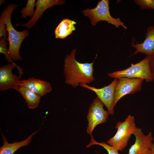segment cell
<instances>
[{
    "instance_id": "1",
    "label": "cell",
    "mask_w": 154,
    "mask_h": 154,
    "mask_svg": "<svg viewBox=\"0 0 154 154\" xmlns=\"http://www.w3.org/2000/svg\"><path fill=\"white\" fill-rule=\"evenodd\" d=\"M76 49L67 55L64 60V74L66 84L76 88L82 84H90L95 80L93 64L78 61L75 58Z\"/></svg>"
},
{
    "instance_id": "2",
    "label": "cell",
    "mask_w": 154,
    "mask_h": 154,
    "mask_svg": "<svg viewBox=\"0 0 154 154\" xmlns=\"http://www.w3.org/2000/svg\"><path fill=\"white\" fill-rule=\"evenodd\" d=\"M17 6L15 4H9L1 13L4 17L6 30L8 32V54L12 59L15 61L22 59L23 58L19 54L20 48L23 40L29 35L28 30L18 31L12 25L11 19V15Z\"/></svg>"
},
{
    "instance_id": "3",
    "label": "cell",
    "mask_w": 154,
    "mask_h": 154,
    "mask_svg": "<svg viewBox=\"0 0 154 154\" xmlns=\"http://www.w3.org/2000/svg\"><path fill=\"white\" fill-rule=\"evenodd\" d=\"M137 127L134 117L129 115L123 121L117 123L116 133L106 141V143L118 151H122L127 146L130 137L133 135Z\"/></svg>"
},
{
    "instance_id": "4",
    "label": "cell",
    "mask_w": 154,
    "mask_h": 154,
    "mask_svg": "<svg viewBox=\"0 0 154 154\" xmlns=\"http://www.w3.org/2000/svg\"><path fill=\"white\" fill-rule=\"evenodd\" d=\"M109 3L108 0H102L98 2L95 8L83 10L82 13L85 16L89 18L92 26H95L99 21H104L116 27L121 26L126 30L127 27L119 18H115L111 15Z\"/></svg>"
},
{
    "instance_id": "5",
    "label": "cell",
    "mask_w": 154,
    "mask_h": 154,
    "mask_svg": "<svg viewBox=\"0 0 154 154\" xmlns=\"http://www.w3.org/2000/svg\"><path fill=\"white\" fill-rule=\"evenodd\" d=\"M151 58L147 56L139 62L131 64L130 67L125 70L110 73L107 75L115 79L122 77L139 78L145 80L146 82H151L153 78L149 66Z\"/></svg>"
},
{
    "instance_id": "6",
    "label": "cell",
    "mask_w": 154,
    "mask_h": 154,
    "mask_svg": "<svg viewBox=\"0 0 154 154\" xmlns=\"http://www.w3.org/2000/svg\"><path fill=\"white\" fill-rule=\"evenodd\" d=\"M23 74L22 69L15 63H10L0 67V91L14 89Z\"/></svg>"
},
{
    "instance_id": "7",
    "label": "cell",
    "mask_w": 154,
    "mask_h": 154,
    "mask_svg": "<svg viewBox=\"0 0 154 154\" xmlns=\"http://www.w3.org/2000/svg\"><path fill=\"white\" fill-rule=\"evenodd\" d=\"M104 104L98 98L94 99L89 107L87 119L88 122L87 133L91 136L97 125L107 121L109 115L108 111L104 108Z\"/></svg>"
},
{
    "instance_id": "8",
    "label": "cell",
    "mask_w": 154,
    "mask_h": 154,
    "mask_svg": "<svg viewBox=\"0 0 154 154\" xmlns=\"http://www.w3.org/2000/svg\"><path fill=\"white\" fill-rule=\"evenodd\" d=\"M143 80L142 78L127 77L118 79L114 96V107L124 96L128 94H133L140 91Z\"/></svg>"
},
{
    "instance_id": "9",
    "label": "cell",
    "mask_w": 154,
    "mask_h": 154,
    "mask_svg": "<svg viewBox=\"0 0 154 154\" xmlns=\"http://www.w3.org/2000/svg\"><path fill=\"white\" fill-rule=\"evenodd\" d=\"M117 81L118 79L115 78L109 85L100 88L90 86L86 84H82L80 85L94 92L107 108L109 114L113 115L114 113V96Z\"/></svg>"
},
{
    "instance_id": "10",
    "label": "cell",
    "mask_w": 154,
    "mask_h": 154,
    "mask_svg": "<svg viewBox=\"0 0 154 154\" xmlns=\"http://www.w3.org/2000/svg\"><path fill=\"white\" fill-rule=\"evenodd\" d=\"M133 135L135 141L129 148L128 154H149L153 140L151 132L145 135L141 128L137 127Z\"/></svg>"
},
{
    "instance_id": "11",
    "label": "cell",
    "mask_w": 154,
    "mask_h": 154,
    "mask_svg": "<svg viewBox=\"0 0 154 154\" xmlns=\"http://www.w3.org/2000/svg\"><path fill=\"white\" fill-rule=\"evenodd\" d=\"M65 2V1L62 0H38L35 3L36 9L31 18L25 24H17L16 25L23 26L30 29L42 17L44 12L46 10L56 5H62Z\"/></svg>"
},
{
    "instance_id": "12",
    "label": "cell",
    "mask_w": 154,
    "mask_h": 154,
    "mask_svg": "<svg viewBox=\"0 0 154 154\" xmlns=\"http://www.w3.org/2000/svg\"><path fill=\"white\" fill-rule=\"evenodd\" d=\"M131 46L135 51L132 55L141 53L151 58L154 56V26H149L147 29L145 38L141 43L132 42Z\"/></svg>"
},
{
    "instance_id": "13",
    "label": "cell",
    "mask_w": 154,
    "mask_h": 154,
    "mask_svg": "<svg viewBox=\"0 0 154 154\" xmlns=\"http://www.w3.org/2000/svg\"><path fill=\"white\" fill-rule=\"evenodd\" d=\"M18 84L27 88L40 97L52 90V86L49 82L33 77L20 80Z\"/></svg>"
},
{
    "instance_id": "14",
    "label": "cell",
    "mask_w": 154,
    "mask_h": 154,
    "mask_svg": "<svg viewBox=\"0 0 154 154\" xmlns=\"http://www.w3.org/2000/svg\"><path fill=\"white\" fill-rule=\"evenodd\" d=\"M40 129L33 133L26 139L21 141H16L13 143H9L6 137L2 135L3 145L0 148V154H13L21 147L28 145L31 143L33 137Z\"/></svg>"
},
{
    "instance_id": "15",
    "label": "cell",
    "mask_w": 154,
    "mask_h": 154,
    "mask_svg": "<svg viewBox=\"0 0 154 154\" xmlns=\"http://www.w3.org/2000/svg\"><path fill=\"white\" fill-rule=\"evenodd\" d=\"M76 22L68 19H63L55 28L54 33L56 38L63 39L75 31Z\"/></svg>"
},
{
    "instance_id": "16",
    "label": "cell",
    "mask_w": 154,
    "mask_h": 154,
    "mask_svg": "<svg viewBox=\"0 0 154 154\" xmlns=\"http://www.w3.org/2000/svg\"><path fill=\"white\" fill-rule=\"evenodd\" d=\"M14 89L21 94L25 100L27 106L29 109H34L38 107L40 102L41 97L27 88L18 84Z\"/></svg>"
},
{
    "instance_id": "17",
    "label": "cell",
    "mask_w": 154,
    "mask_h": 154,
    "mask_svg": "<svg viewBox=\"0 0 154 154\" xmlns=\"http://www.w3.org/2000/svg\"><path fill=\"white\" fill-rule=\"evenodd\" d=\"M35 0H28L26 6L21 10V13L22 18H26L28 17H32L35 11L34 7L35 5Z\"/></svg>"
},
{
    "instance_id": "18",
    "label": "cell",
    "mask_w": 154,
    "mask_h": 154,
    "mask_svg": "<svg viewBox=\"0 0 154 154\" xmlns=\"http://www.w3.org/2000/svg\"><path fill=\"white\" fill-rule=\"evenodd\" d=\"M91 138L90 142L86 146V147L88 148L94 145H98L105 149L107 151L108 154H119L118 151L113 147L104 142H98L96 141L94 139L93 136H91Z\"/></svg>"
},
{
    "instance_id": "19",
    "label": "cell",
    "mask_w": 154,
    "mask_h": 154,
    "mask_svg": "<svg viewBox=\"0 0 154 154\" xmlns=\"http://www.w3.org/2000/svg\"><path fill=\"white\" fill-rule=\"evenodd\" d=\"M7 39L3 38H1L0 40V53L3 54L5 58L9 62L15 63L12 60L8 54V48H7Z\"/></svg>"
},
{
    "instance_id": "20",
    "label": "cell",
    "mask_w": 154,
    "mask_h": 154,
    "mask_svg": "<svg viewBox=\"0 0 154 154\" xmlns=\"http://www.w3.org/2000/svg\"><path fill=\"white\" fill-rule=\"evenodd\" d=\"M134 1L141 9L154 10V0H135Z\"/></svg>"
},
{
    "instance_id": "21",
    "label": "cell",
    "mask_w": 154,
    "mask_h": 154,
    "mask_svg": "<svg viewBox=\"0 0 154 154\" xmlns=\"http://www.w3.org/2000/svg\"><path fill=\"white\" fill-rule=\"evenodd\" d=\"M6 24L4 17L1 13L0 17V37L7 39V31L6 30Z\"/></svg>"
},
{
    "instance_id": "22",
    "label": "cell",
    "mask_w": 154,
    "mask_h": 154,
    "mask_svg": "<svg viewBox=\"0 0 154 154\" xmlns=\"http://www.w3.org/2000/svg\"><path fill=\"white\" fill-rule=\"evenodd\" d=\"M149 66L153 78V81L154 82V56L151 58Z\"/></svg>"
},
{
    "instance_id": "23",
    "label": "cell",
    "mask_w": 154,
    "mask_h": 154,
    "mask_svg": "<svg viewBox=\"0 0 154 154\" xmlns=\"http://www.w3.org/2000/svg\"><path fill=\"white\" fill-rule=\"evenodd\" d=\"M149 154H154V142L152 144Z\"/></svg>"
},
{
    "instance_id": "24",
    "label": "cell",
    "mask_w": 154,
    "mask_h": 154,
    "mask_svg": "<svg viewBox=\"0 0 154 154\" xmlns=\"http://www.w3.org/2000/svg\"><path fill=\"white\" fill-rule=\"evenodd\" d=\"M0 1V5H2V4H3L5 2V1L4 0H1Z\"/></svg>"
}]
</instances>
